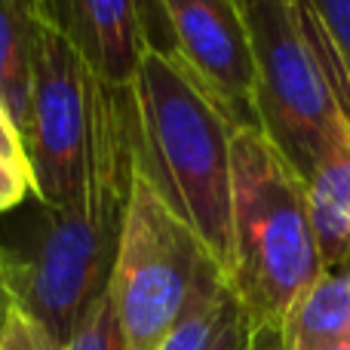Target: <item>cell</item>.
I'll return each mask as SVG.
<instances>
[{"label": "cell", "mask_w": 350, "mask_h": 350, "mask_svg": "<svg viewBox=\"0 0 350 350\" xmlns=\"http://www.w3.org/2000/svg\"><path fill=\"white\" fill-rule=\"evenodd\" d=\"M126 90L135 166L224 273L230 261V145L237 126L157 43L142 53Z\"/></svg>", "instance_id": "1"}, {"label": "cell", "mask_w": 350, "mask_h": 350, "mask_svg": "<svg viewBox=\"0 0 350 350\" xmlns=\"http://www.w3.org/2000/svg\"><path fill=\"white\" fill-rule=\"evenodd\" d=\"M323 265L304 200V178L258 129L230 145V261L224 280L249 326H283Z\"/></svg>", "instance_id": "2"}, {"label": "cell", "mask_w": 350, "mask_h": 350, "mask_svg": "<svg viewBox=\"0 0 350 350\" xmlns=\"http://www.w3.org/2000/svg\"><path fill=\"white\" fill-rule=\"evenodd\" d=\"M135 148L108 160L62 206H43L34 240L22 255L10 252L16 308L68 345L80 320L108 292L129 203Z\"/></svg>", "instance_id": "3"}, {"label": "cell", "mask_w": 350, "mask_h": 350, "mask_svg": "<svg viewBox=\"0 0 350 350\" xmlns=\"http://www.w3.org/2000/svg\"><path fill=\"white\" fill-rule=\"evenodd\" d=\"M22 148L40 206L68 203L98 166L133 151L129 90L108 83L49 18L37 34Z\"/></svg>", "instance_id": "4"}, {"label": "cell", "mask_w": 350, "mask_h": 350, "mask_svg": "<svg viewBox=\"0 0 350 350\" xmlns=\"http://www.w3.org/2000/svg\"><path fill=\"white\" fill-rule=\"evenodd\" d=\"M255 62V123L308 178L350 126V90L308 0H240Z\"/></svg>", "instance_id": "5"}, {"label": "cell", "mask_w": 350, "mask_h": 350, "mask_svg": "<svg viewBox=\"0 0 350 350\" xmlns=\"http://www.w3.org/2000/svg\"><path fill=\"white\" fill-rule=\"evenodd\" d=\"M212 255L133 166L108 295L126 350H160Z\"/></svg>", "instance_id": "6"}, {"label": "cell", "mask_w": 350, "mask_h": 350, "mask_svg": "<svg viewBox=\"0 0 350 350\" xmlns=\"http://www.w3.org/2000/svg\"><path fill=\"white\" fill-rule=\"evenodd\" d=\"M166 53L200 83L237 129L255 123V62L240 0H151Z\"/></svg>", "instance_id": "7"}, {"label": "cell", "mask_w": 350, "mask_h": 350, "mask_svg": "<svg viewBox=\"0 0 350 350\" xmlns=\"http://www.w3.org/2000/svg\"><path fill=\"white\" fill-rule=\"evenodd\" d=\"M49 22L108 83L126 90L151 46V0H46Z\"/></svg>", "instance_id": "8"}, {"label": "cell", "mask_w": 350, "mask_h": 350, "mask_svg": "<svg viewBox=\"0 0 350 350\" xmlns=\"http://www.w3.org/2000/svg\"><path fill=\"white\" fill-rule=\"evenodd\" d=\"M304 200L323 273L350 265V126L335 135L304 178Z\"/></svg>", "instance_id": "9"}, {"label": "cell", "mask_w": 350, "mask_h": 350, "mask_svg": "<svg viewBox=\"0 0 350 350\" xmlns=\"http://www.w3.org/2000/svg\"><path fill=\"white\" fill-rule=\"evenodd\" d=\"M46 18V0H0V105L18 135L28 117L37 34Z\"/></svg>", "instance_id": "10"}, {"label": "cell", "mask_w": 350, "mask_h": 350, "mask_svg": "<svg viewBox=\"0 0 350 350\" xmlns=\"http://www.w3.org/2000/svg\"><path fill=\"white\" fill-rule=\"evenodd\" d=\"M286 350H326L350 338V265L320 273L280 326Z\"/></svg>", "instance_id": "11"}, {"label": "cell", "mask_w": 350, "mask_h": 350, "mask_svg": "<svg viewBox=\"0 0 350 350\" xmlns=\"http://www.w3.org/2000/svg\"><path fill=\"white\" fill-rule=\"evenodd\" d=\"M237 308H240V301L230 292L221 267L209 261L193 283L191 298H187L185 310L175 320L160 350H209Z\"/></svg>", "instance_id": "12"}, {"label": "cell", "mask_w": 350, "mask_h": 350, "mask_svg": "<svg viewBox=\"0 0 350 350\" xmlns=\"http://www.w3.org/2000/svg\"><path fill=\"white\" fill-rule=\"evenodd\" d=\"M65 350H126V341H123L120 323H117L114 304H111L108 292L80 320L77 332L68 338Z\"/></svg>", "instance_id": "13"}, {"label": "cell", "mask_w": 350, "mask_h": 350, "mask_svg": "<svg viewBox=\"0 0 350 350\" xmlns=\"http://www.w3.org/2000/svg\"><path fill=\"white\" fill-rule=\"evenodd\" d=\"M350 90V0H308Z\"/></svg>", "instance_id": "14"}, {"label": "cell", "mask_w": 350, "mask_h": 350, "mask_svg": "<svg viewBox=\"0 0 350 350\" xmlns=\"http://www.w3.org/2000/svg\"><path fill=\"white\" fill-rule=\"evenodd\" d=\"M28 197H34L28 157L22 151H3L0 148V212L16 209Z\"/></svg>", "instance_id": "15"}, {"label": "cell", "mask_w": 350, "mask_h": 350, "mask_svg": "<svg viewBox=\"0 0 350 350\" xmlns=\"http://www.w3.org/2000/svg\"><path fill=\"white\" fill-rule=\"evenodd\" d=\"M0 350H65V345H59L22 308H12L6 329H3V338H0Z\"/></svg>", "instance_id": "16"}, {"label": "cell", "mask_w": 350, "mask_h": 350, "mask_svg": "<svg viewBox=\"0 0 350 350\" xmlns=\"http://www.w3.org/2000/svg\"><path fill=\"white\" fill-rule=\"evenodd\" d=\"M246 338H249V320L243 314V308H237L209 350H246Z\"/></svg>", "instance_id": "17"}, {"label": "cell", "mask_w": 350, "mask_h": 350, "mask_svg": "<svg viewBox=\"0 0 350 350\" xmlns=\"http://www.w3.org/2000/svg\"><path fill=\"white\" fill-rule=\"evenodd\" d=\"M246 350H286L280 326H249Z\"/></svg>", "instance_id": "18"}, {"label": "cell", "mask_w": 350, "mask_h": 350, "mask_svg": "<svg viewBox=\"0 0 350 350\" xmlns=\"http://www.w3.org/2000/svg\"><path fill=\"white\" fill-rule=\"evenodd\" d=\"M0 148H3V151H22L25 154L22 135H18L16 123L10 120V114L3 111V105H0Z\"/></svg>", "instance_id": "19"}, {"label": "cell", "mask_w": 350, "mask_h": 350, "mask_svg": "<svg viewBox=\"0 0 350 350\" xmlns=\"http://www.w3.org/2000/svg\"><path fill=\"white\" fill-rule=\"evenodd\" d=\"M6 265H10V261H6ZM12 308H16V298H12L10 280H6V271H0V338H3V329H6V320H10Z\"/></svg>", "instance_id": "20"}, {"label": "cell", "mask_w": 350, "mask_h": 350, "mask_svg": "<svg viewBox=\"0 0 350 350\" xmlns=\"http://www.w3.org/2000/svg\"><path fill=\"white\" fill-rule=\"evenodd\" d=\"M6 261H10V249L0 243V271H6Z\"/></svg>", "instance_id": "21"}, {"label": "cell", "mask_w": 350, "mask_h": 350, "mask_svg": "<svg viewBox=\"0 0 350 350\" xmlns=\"http://www.w3.org/2000/svg\"><path fill=\"white\" fill-rule=\"evenodd\" d=\"M326 350H350V338L338 341V345H332V347H326Z\"/></svg>", "instance_id": "22"}]
</instances>
